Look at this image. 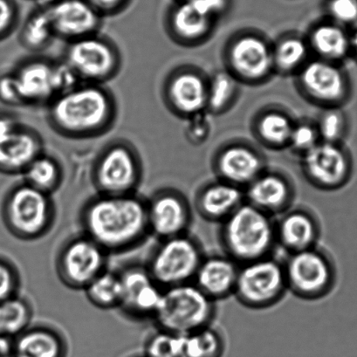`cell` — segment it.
<instances>
[{
  "label": "cell",
  "instance_id": "1",
  "mask_svg": "<svg viewBox=\"0 0 357 357\" xmlns=\"http://www.w3.org/2000/svg\"><path fill=\"white\" fill-rule=\"evenodd\" d=\"M83 234L107 254L129 251L150 234L147 200L137 193L111 196L97 194L79 213Z\"/></svg>",
  "mask_w": 357,
  "mask_h": 357
},
{
  "label": "cell",
  "instance_id": "2",
  "mask_svg": "<svg viewBox=\"0 0 357 357\" xmlns=\"http://www.w3.org/2000/svg\"><path fill=\"white\" fill-rule=\"evenodd\" d=\"M47 122L55 134L69 140L95 139L116 123V96L105 85L82 82L54 97L47 106Z\"/></svg>",
  "mask_w": 357,
  "mask_h": 357
},
{
  "label": "cell",
  "instance_id": "3",
  "mask_svg": "<svg viewBox=\"0 0 357 357\" xmlns=\"http://www.w3.org/2000/svg\"><path fill=\"white\" fill-rule=\"evenodd\" d=\"M220 236L227 255L238 265L269 257L277 244L273 217L245 201L222 222Z\"/></svg>",
  "mask_w": 357,
  "mask_h": 357
},
{
  "label": "cell",
  "instance_id": "4",
  "mask_svg": "<svg viewBox=\"0 0 357 357\" xmlns=\"http://www.w3.org/2000/svg\"><path fill=\"white\" fill-rule=\"evenodd\" d=\"M56 211L51 195L26 183L13 186L1 204V218L13 237L33 241L44 237L54 224Z\"/></svg>",
  "mask_w": 357,
  "mask_h": 357
},
{
  "label": "cell",
  "instance_id": "5",
  "mask_svg": "<svg viewBox=\"0 0 357 357\" xmlns=\"http://www.w3.org/2000/svg\"><path fill=\"white\" fill-rule=\"evenodd\" d=\"M144 175L143 162L130 142L106 144L93 160L91 180L97 194L121 196L137 193Z\"/></svg>",
  "mask_w": 357,
  "mask_h": 357
},
{
  "label": "cell",
  "instance_id": "6",
  "mask_svg": "<svg viewBox=\"0 0 357 357\" xmlns=\"http://www.w3.org/2000/svg\"><path fill=\"white\" fill-rule=\"evenodd\" d=\"M222 56L225 70L241 85L261 86L275 75L273 41L257 30L243 29L232 34Z\"/></svg>",
  "mask_w": 357,
  "mask_h": 357
},
{
  "label": "cell",
  "instance_id": "7",
  "mask_svg": "<svg viewBox=\"0 0 357 357\" xmlns=\"http://www.w3.org/2000/svg\"><path fill=\"white\" fill-rule=\"evenodd\" d=\"M213 314L214 301L192 282L164 289L153 319L159 329L185 335L210 326Z\"/></svg>",
  "mask_w": 357,
  "mask_h": 357
},
{
  "label": "cell",
  "instance_id": "8",
  "mask_svg": "<svg viewBox=\"0 0 357 357\" xmlns=\"http://www.w3.org/2000/svg\"><path fill=\"white\" fill-rule=\"evenodd\" d=\"M61 59L82 82L93 84L105 85L120 74L123 67L120 48L100 33L66 43Z\"/></svg>",
  "mask_w": 357,
  "mask_h": 357
},
{
  "label": "cell",
  "instance_id": "9",
  "mask_svg": "<svg viewBox=\"0 0 357 357\" xmlns=\"http://www.w3.org/2000/svg\"><path fill=\"white\" fill-rule=\"evenodd\" d=\"M297 91L321 109L344 107L351 99L353 84L343 64L312 58L294 76Z\"/></svg>",
  "mask_w": 357,
  "mask_h": 357
},
{
  "label": "cell",
  "instance_id": "10",
  "mask_svg": "<svg viewBox=\"0 0 357 357\" xmlns=\"http://www.w3.org/2000/svg\"><path fill=\"white\" fill-rule=\"evenodd\" d=\"M204 256L199 245L186 234L160 241L146 268L162 289L192 283Z\"/></svg>",
  "mask_w": 357,
  "mask_h": 357
},
{
  "label": "cell",
  "instance_id": "11",
  "mask_svg": "<svg viewBox=\"0 0 357 357\" xmlns=\"http://www.w3.org/2000/svg\"><path fill=\"white\" fill-rule=\"evenodd\" d=\"M287 290L283 265L269 257L240 265L234 296L248 307L272 306Z\"/></svg>",
  "mask_w": 357,
  "mask_h": 357
},
{
  "label": "cell",
  "instance_id": "12",
  "mask_svg": "<svg viewBox=\"0 0 357 357\" xmlns=\"http://www.w3.org/2000/svg\"><path fill=\"white\" fill-rule=\"evenodd\" d=\"M109 254L85 234L76 236L62 245L55 268L58 278L68 289L84 290L107 270Z\"/></svg>",
  "mask_w": 357,
  "mask_h": 357
},
{
  "label": "cell",
  "instance_id": "13",
  "mask_svg": "<svg viewBox=\"0 0 357 357\" xmlns=\"http://www.w3.org/2000/svg\"><path fill=\"white\" fill-rule=\"evenodd\" d=\"M283 268L287 289L303 299H318L334 286V266L315 248L289 254Z\"/></svg>",
  "mask_w": 357,
  "mask_h": 357
},
{
  "label": "cell",
  "instance_id": "14",
  "mask_svg": "<svg viewBox=\"0 0 357 357\" xmlns=\"http://www.w3.org/2000/svg\"><path fill=\"white\" fill-rule=\"evenodd\" d=\"M301 169L315 188L331 192L342 188L351 179L353 158L344 144L321 142L301 155Z\"/></svg>",
  "mask_w": 357,
  "mask_h": 357
},
{
  "label": "cell",
  "instance_id": "15",
  "mask_svg": "<svg viewBox=\"0 0 357 357\" xmlns=\"http://www.w3.org/2000/svg\"><path fill=\"white\" fill-rule=\"evenodd\" d=\"M209 76L193 65L172 69L162 86V100L173 116L187 120L206 110Z\"/></svg>",
  "mask_w": 357,
  "mask_h": 357
},
{
  "label": "cell",
  "instance_id": "16",
  "mask_svg": "<svg viewBox=\"0 0 357 357\" xmlns=\"http://www.w3.org/2000/svg\"><path fill=\"white\" fill-rule=\"evenodd\" d=\"M56 39L66 43L100 33L103 18L86 0H48L43 4Z\"/></svg>",
  "mask_w": 357,
  "mask_h": 357
},
{
  "label": "cell",
  "instance_id": "17",
  "mask_svg": "<svg viewBox=\"0 0 357 357\" xmlns=\"http://www.w3.org/2000/svg\"><path fill=\"white\" fill-rule=\"evenodd\" d=\"M213 168L218 179L245 189L266 171V158L252 145L232 142L215 153Z\"/></svg>",
  "mask_w": 357,
  "mask_h": 357
},
{
  "label": "cell",
  "instance_id": "18",
  "mask_svg": "<svg viewBox=\"0 0 357 357\" xmlns=\"http://www.w3.org/2000/svg\"><path fill=\"white\" fill-rule=\"evenodd\" d=\"M192 0H176L165 17L168 37L178 46L195 47L211 39L217 26Z\"/></svg>",
  "mask_w": 357,
  "mask_h": 357
},
{
  "label": "cell",
  "instance_id": "19",
  "mask_svg": "<svg viewBox=\"0 0 357 357\" xmlns=\"http://www.w3.org/2000/svg\"><path fill=\"white\" fill-rule=\"evenodd\" d=\"M147 220L150 234L160 241L185 234L190 220L188 202L175 190H158L147 199Z\"/></svg>",
  "mask_w": 357,
  "mask_h": 357
},
{
  "label": "cell",
  "instance_id": "20",
  "mask_svg": "<svg viewBox=\"0 0 357 357\" xmlns=\"http://www.w3.org/2000/svg\"><path fill=\"white\" fill-rule=\"evenodd\" d=\"M119 275L122 284L120 310L131 317L153 318L164 289L154 282L146 266H129Z\"/></svg>",
  "mask_w": 357,
  "mask_h": 357
},
{
  "label": "cell",
  "instance_id": "21",
  "mask_svg": "<svg viewBox=\"0 0 357 357\" xmlns=\"http://www.w3.org/2000/svg\"><path fill=\"white\" fill-rule=\"evenodd\" d=\"M54 61L34 56L20 61L13 69L25 107H47L56 97Z\"/></svg>",
  "mask_w": 357,
  "mask_h": 357
},
{
  "label": "cell",
  "instance_id": "22",
  "mask_svg": "<svg viewBox=\"0 0 357 357\" xmlns=\"http://www.w3.org/2000/svg\"><path fill=\"white\" fill-rule=\"evenodd\" d=\"M245 202L270 216L285 213L294 199L292 183L282 173L268 169L244 189Z\"/></svg>",
  "mask_w": 357,
  "mask_h": 357
},
{
  "label": "cell",
  "instance_id": "23",
  "mask_svg": "<svg viewBox=\"0 0 357 357\" xmlns=\"http://www.w3.org/2000/svg\"><path fill=\"white\" fill-rule=\"evenodd\" d=\"M45 151L43 136L22 124L15 133L0 142V174L22 175L31 162Z\"/></svg>",
  "mask_w": 357,
  "mask_h": 357
},
{
  "label": "cell",
  "instance_id": "24",
  "mask_svg": "<svg viewBox=\"0 0 357 357\" xmlns=\"http://www.w3.org/2000/svg\"><path fill=\"white\" fill-rule=\"evenodd\" d=\"M240 265L229 256H211L203 259L193 283L213 301L234 294Z\"/></svg>",
  "mask_w": 357,
  "mask_h": 357
},
{
  "label": "cell",
  "instance_id": "25",
  "mask_svg": "<svg viewBox=\"0 0 357 357\" xmlns=\"http://www.w3.org/2000/svg\"><path fill=\"white\" fill-rule=\"evenodd\" d=\"M312 55L343 64L350 59L349 29L328 19L314 24L306 34Z\"/></svg>",
  "mask_w": 357,
  "mask_h": 357
},
{
  "label": "cell",
  "instance_id": "26",
  "mask_svg": "<svg viewBox=\"0 0 357 357\" xmlns=\"http://www.w3.org/2000/svg\"><path fill=\"white\" fill-rule=\"evenodd\" d=\"M245 201L243 188L217 179L200 190L196 204L203 218L222 223Z\"/></svg>",
  "mask_w": 357,
  "mask_h": 357
},
{
  "label": "cell",
  "instance_id": "27",
  "mask_svg": "<svg viewBox=\"0 0 357 357\" xmlns=\"http://www.w3.org/2000/svg\"><path fill=\"white\" fill-rule=\"evenodd\" d=\"M276 242L289 254L314 248L319 237L315 218L304 210H294L275 224Z\"/></svg>",
  "mask_w": 357,
  "mask_h": 357
},
{
  "label": "cell",
  "instance_id": "28",
  "mask_svg": "<svg viewBox=\"0 0 357 357\" xmlns=\"http://www.w3.org/2000/svg\"><path fill=\"white\" fill-rule=\"evenodd\" d=\"M296 123L287 110L268 107L259 110L252 122V134L262 146L272 151L289 147L291 133Z\"/></svg>",
  "mask_w": 357,
  "mask_h": 357
},
{
  "label": "cell",
  "instance_id": "29",
  "mask_svg": "<svg viewBox=\"0 0 357 357\" xmlns=\"http://www.w3.org/2000/svg\"><path fill=\"white\" fill-rule=\"evenodd\" d=\"M67 343L54 329L29 327L15 338V357H67Z\"/></svg>",
  "mask_w": 357,
  "mask_h": 357
},
{
  "label": "cell",
  "instance_id": "30",
  "mask_svg": "<svg viewBox=\"0 0 357 357\" xmlns=\"http://www.w3.org/2000/svg\"><path fill=\"white\" fill-rule=\"evenodd\" d=\"M313 58L306 36L290 32L273 41V61L275 75L296 76Z\"/></svg>",
  "mask_w": 357,
  "mask_h": 357
},
{
  "label": "cell",
  "instance_id": "31",
  "mask_svg": "<svg viewBox=\"0 0 357 357\" xmlns=\"http://www.w3.org/2000/svg\"><path fill=\"white\" fill-rule=\"evenodd\" d=\"M56 39L53 26L44 5L29 13L19 33V43L30 53L38 54L46 51Z\"/></svg>",
  "mask_w": 357,
  "mask_h": 357
},
{
  "label": "cell",
  "instance_id": "32",
  "mask_svg": "<svg viewBox=\"0 0 357 357\" xmlns=\"http://www.w3.org/2000/svg\"><path fill=\"white\" fill-rule=\"evenodd\" d=\"M241 82L225 70L209 76L206 110L211 116H221L231 109L241 93Z\"/></svg>",
  "mask_w": 357,
  "mask_h": 357
},
{
  "label": "cell",
  "instance_id": "33",
  "mask_svg": "<svg viewBox=\"0 0 357 357\" xmlns=\"http://www.w3.org/2000/svg\"><path fill=\"white\" fill-rule=\"evenodd\" d=\"M23 182L51 195L63 182V169L56 158L46 151L34 159L22 173Z\"/></svg>",
  "mask_w": 357,
  "mask_h": 357
},
{
  "label": "cell",
  "instance_id": "34",
  "mask_svg": "<svg viewBox=\"0 0 357 357\" xmlns=\"http://www.w3.org/2000/svg\"><path fill=\"white\" fill-rule=\"evenodd\" d=\"M86 299L93 307L109 310L120 308L122 301V284L119 273L109 270L100 273L83 290Z\"/></svg>",
  "mask_w": 357,
  "mask_h": 357
},
{
  "label": "cell",
  "instance_id": "35",
  "mask_svg": "<svg viewBox=\"0 0 357 357\" xmlns=\"http://www.w3.org/2000/svg\"><path fill=\"white\" fill-rule=\"evenodd\" d=\"M33 307L17 296L0 303V335L15 338L30 327Z\"/></svg>",
  "mask_w": 357,
  "mask_h": 357
},
{
  "label": "cell",
  "instance_id": "36",
  "mask_svg": "<svg viewBox=\"0 0 357 357\" xmlns=\"http://www.w3.org/2000/svg\"><path fill=\"white\" fill-rule=\"evenodd\" d=\"M314 122L321 142L344 144L349 131V119L343 107L322 109Z\"/></svg>",
  "mask_w": 357,
  "mask_h": 357
},
{
  "label": "cell",
  "instance_id": "37",
  "mask_svg": "<svg viewBox=\"0 0 357 357\" xmlns=\"http://www.w3.org/2000/svg\"><path fill=\"white\" fill-rule=\"evenodd\" d=\"M223 341L210 326L183 335V357H220Z\"/></svg>",
  "mask_w": 357,
  "mask_h": 357
},
{
  "label": "cell",
  "instance_id": "38",
  "mask_svg": "<svg viewBox=\"0 0 357 357\" xmlns=\"http://www.w3.org/2000/svg\"><path fill=\"white\" fill-rule=\"evenodd\" d=\"M183 335L158 329L145 342V357H183Z\"/></svg>",
  "mask_w": 357,
  "mask_h": 357
},
{
  "label": "cell",
  "instance_id": "39",
  "mask_svg": "<svg viewBox=\"0 0 357 357\" xmlns=\"http://www.w3.org/2000/svg\"><path fill=\"white\" fill-rule=\"evenodd\" d=\"M321 142L314 121H296L287 149H290L294 153L299 155L301 158Z\"/></svg>",
  "mask_w": 357,
  "mask_h": 357
},
{
  "label": "cell",
  "instance_id": "40",
  "mask_svg": "<svg viewBox=\"0 0 357 357\" xmlns=\"http://www.w3.org/2000/svg\"><path fill=\"white\" fill-rule=\"evenodd\" d=\"M185 135L193 146L199 147L210 139L213 133V116L207 110L197 113L186 120Z\"/></svg>",
  "mask_w": 357,
  "mask_h": 357
},
{
  "label": "cell",
  "instance_id": "41",
  "mask_svg": "<svg viewBox=\"0 0 357 357\" xmlns=\"http://www.w3.org/2000/svg\"><path fill=\"white\" fill-rule=\"evenodd\" d=\"M326 12L331 22L351 29L357 23V0H328Z\"/></svg>",
  "mask_w": 357,
  "mask_h": 357
},
{
  "label": "cell",
  "instance_id": "42",
  "mask_svg": "<svg viewBox=\"0 0 357 357\" xmlns=\"http://www.w3.org/2000/svg\"><path fill=\"white\" fill-rule=\"evenodd\" d=\"M20 275L8 259L0 256V303L19 296Z\"/></svg>",
  "mask_w": 357,
  "mask_h": 357
},
{
  "label": "cell",
  "instance_id": "43",
  "mask_svg": "<svg viewBox=\"0 0 357 357\" xmlns=\"http://www.w3.org/2000/svg\"><path fill=\"white\" fill-rule=\"evenodd\" d=\"M20 22V9L17 0H0V43L8 39Z\"/></svg>",
  "mask_w": 357,
  "mask_h": 357
},
{
  "label": "cell",
  "instance_id": "44",
  "mask_svg": "<svg viewBox=\"0 0 357 357\" xmlns=\"http://www.w3.org/2000/svg\"><path fill=\"white\" fill-rule=\"evenodd\" d=\"M0 102L11 107H25L13 71L0 74Z\"/></svg>",
  "mask_w": 357,
  "mask_h": 357
},
{
  "label": "cell",
  "instance_id": "45",
  "mask_svg": "<svg viewBox=\"0 0 357 357\" xmlns=\"http://www.w3.org/2000/svg\"><path fill=\"white\" fill-rule=\"evenodd\" d=\"M54 73L57 96L75 88L76 86L82 83L81 79H79L70 66L62 59L54 61Z\"/></svg>",
  "mask_w": 357,
  "mask_h": 357
},
{
  "label": "cell",
  "instance_id": "46",
  "mask_svg": "<svg viewBox=\"0 0 357 357\" xmlns=\"http://www.w3.org/2000/svg\"><path fill=\"white\" fill-rule=\"evenodd\" d=\"M103 19L126 12L133 0H86Z\"/></svg>",
  "mask_w": 357,
  "mask_h": 357
},
{
  "label": "cell",
  "instance_id": "47",
  "mask_svg": "<svg viewBox=\"0 0 357 357\" xmlns=\"http://www.w3.org/2000/svg\"><path fill=\"white\" fill-rule=\"evenodd\" d=\"M201 11L215 20H220L228 12L230 0H192Z\"/></svg>",
  "mask_w": 357,
  "mask_h": 357
},
{
  "label": "cell",
  "instance_id": "48",
  "mask_svg": "<svg viewBox=\"0 0 357 357\" xmlns=\"http://www.w3.org/2000/svg\"><path fill=\"white\" fill-rule=\"evenodd\" d=\"M22 124L15 114L0 111V142L11 136Z\"/></svg>",
  "mask_w": 357,
  "mask_h": 357
},
{
  "label": "cell",
  "instance_id": "49",
  "mask_svg": "<svg viewBox=\"0 0 357 357\" xmlns=\"http://www.w3.org/2000/svg\"><path fill=\"white\" fill-rule=\"evenodd\" d=\"M15 356V338L0 335V357Z\"/></svg>",
  "mask_w": 357,
  "mask_h": 357
},
{
  "label": "cell",
  "instance_id": "50",
  "mask_svg": "<svg viewBox=\"0 0 357 357\" xmlns=\"http://www.w3.org/2000/svg\"><path fill=\"white\" fill-rule=\"evenodd\" d=\"M350 36V58L357 63V23L349 29Z\"/></svg>",
  "mask_w": 357,
  "mask_h": 357
},
{
  "label": "cell",
  "instance_id": "51",
  "mask_svg": "<svg viewBox=\"0 0 357 357\" xmlns=\"http://www.w3.org/2000/svg\"><path fill=\"white\" fill-rule=\"evenodd\" d=\"M138 357H145V356H138Z\"/></svg>",
  "mask_w": 357,
  "mask_h": 357
}]
</instances>
